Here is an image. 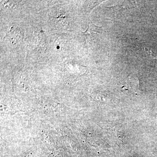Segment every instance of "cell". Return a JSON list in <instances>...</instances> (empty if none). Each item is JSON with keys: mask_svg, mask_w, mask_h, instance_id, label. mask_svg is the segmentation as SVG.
Wrapping results in <instances>:
<instances>
[{"mask_svg": "<svg viewBox=\"0 0 157 157\" xmlns=\"http://www.w3.org/2000/svg\"><path fill=\"white\" fill-rule=\"evenodd\" d=\"M101 27L97 26L90 21H88L87 29L84 32H82L84 35L86 40L90 39L94 35H98L101 33Z\"/></svg>", "mask_w": 157, "mask_h": 157, "instance_id": "1", "label": "cell"}]
</instances>
